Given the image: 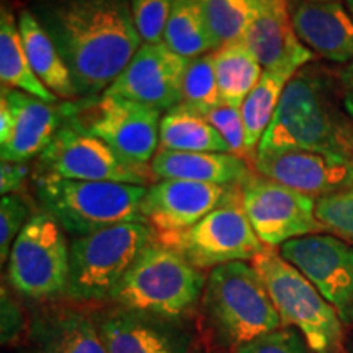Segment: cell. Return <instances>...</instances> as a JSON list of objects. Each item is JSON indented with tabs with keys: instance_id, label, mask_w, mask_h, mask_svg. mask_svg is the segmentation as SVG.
Instances as JSON below:
<instances>
[{
	"instance_id": "cell-1",
	"label": "cell",
	"mask_w": 353,
	"mask_h": 353,
	"mask_svg": "<svg viewBox=\"0 0 353 353\" xmlns=\"http://www.w3.org/2000/svg\"><path fill=\"white\" fill-rule=\"evenodd\" d=\"M81 99L103 94L139 50L131 0H37L32 8Z\"/></svg>"
},
{
	"instance_id": "cell-2",
	"label": "cell",
	"mask_w": 353,
	"mask_h": 353,
	"mask_svg": "<svg viewBox=\"0 0 353 353\" xmlns=\"http://www.w3.org/2000/svg\"><path fill=\"white\" fill-rule=\"evenodd\" d=\"M293 149L353 159V120L343 107L339 69L312 61L285 87L257 152Z\"/></svg>"
},
{
	"instance_id": "cell-3",
	"label": "cell",
	"mask_w": 353,
	"mask_h": 353,
	"mask_svg": "<svg viewBox=\"0 0 353 353\" xmlns=\"http://www.w3.org/2000/svg\"><path fill=\"white\" fill-rule=\"evenodd\" d=\"M205 285V273L156 239L139 254L108 303L145 316L179 321L195 309Z\"/></svg>"
},
{
	"instance_id": "cell-4",
	"label": "cell",
	"mask_w": 353,
	"mask_h": 353,
	"mask_svg": "<svg viewBox=\"0 0 353 353\" xmlns=\"http://www.w3.org/2000/svg\"><path fill=\"white\" fill-rule=\"evenodd\" d=\"M41 211L51 214L70 239L125 223H144L143 200L148 187L117 182H85L33 175Z\"/></svg>"
},
{
	"instance_id": "cell-5",
	"label": "cell",
	"mask_w": 353,
	"mask_h": 353,
	"mask_svg": "<svg viewBox=\"0 0 353 353\" xmlns=\"http://www.w3.org/2000/svg\"><path fill=\"white\" fill-rule=\"evenodd\" d=\"M283 327L303 335L312 353L343 352V322L311 281L275 247H265L252 262Z\"/></svg>"
},
{
	"instance_id": "cell-6",
	"label": "cell",
	"mask_w": 353,
	"mask_h": 353,
	"mask_svg": "<svg viewBox=\"0 0 353 353\" xmlns=\"http://www.w3.org/2000/svg\"><path fill=\"white\" fill-rule=\"evenodd\" d=\"M201 306L218 337L229 347L283 327L262 278L250 262H231L206 276Z\"/></svg>"
},
{
	"instance_id": "cell-7",
	"label": "cell",
	"mask_w": 353,
	"mask_h": 353,
	"mask_svg": "<svg viewBox=\"0 0 353 353\" xmlns=\"http://www.w3.org/2000/svg\"><path fill=\"white\" fill-rule=\"evenodd\" d=\"M156 232L145 223H125L70 239L65 298L74 303L108 301Z\"/></svg>"
},
{
	"instance_id": "cell-8",
	"label": "cell",
	"mask_w": 353,
	"mask_h": 353,
	"mask_svg": "<svg viewBox=\"0 0 353 353\" xmlns=\"http://www.w3.org/2000/svg\"><path fill=\"white\" fill-rule=\"evenodd\" d=\"M65 103L69 125L103 141L128 161L151 164L159 149L161 110L107 92Z\"/></svg>"
},
{
	"instance_id": "cell-9",
	"label": "cell",
	"mask_w": 353,
	"mask_h": 353,
	"mask_svg": "<svg viewBox=\"0 0 353 353\" xmlns=\"http://www.w3.org/2000/svg\"><path fill=\"white\" fill-rule=\"evenodd\" d=\"M70 241L51 214L38 211L13 242L8 255V283L20 296L44 301L65 296Z\"/></svg>"
},
{
	"instance_id": "cell-10",
	"label": "cell",
	"mask_w": 353,
	"mask_h": 353,
	"mask_svg": "<svg viewBox=\"0 0 353 353\" xmlns=\"http://www.w3.org/2000/svg\"><path fill=\"white\" fill-rule=\"evenodd\" d=\"M198 270L231 262H252L267 245L259 239L242 208V188L237 195L182 232L156 236Z\"/></svg>"
},
{
	"instance_id": "cell-11",
	"label": "cell",
	"mask_w": 353,
	"mask_h": 353,
	"mask_svg": "<svg viewBox=\"0 0 353 353\" xmlns=\"http://www.w3.org/2000/svg\"><path fill=\"white\" fill-rule=\"evenodd\" d=\"M33 175L85 182H117L151 187L157 182L151 164L121 157L95 136L64 123L46 151L38 157Z\"/></svg>"
},
{
	"instance_id": "cell-12",
	"label": "cell",
	"mask_w": 353,
	"mask_h": 353,
	"mask_svg": "<svg viewBox=\"0 0 353 353\" xmlns=\"http://www.w3.org/2000/svg\"><path fill=\"white\" fill-rule=\"evenodd\" d=\"M242 208L267 247L278 249L293 239L325 232L316 216V198L257 172L242 185Z\"/></svg>"
},
{
	"instance_id": "cell-13",
	"label": "cell",
	"mask_w": 353,
	"mask_h": 353,
	"mask_svg": "<svg viewBox=\"0 0 353 353\" xmlns=\"http://www.w3.org/2000/svg\"><path fill=\"white\" fill-rule=\"evenodd\" d=\"M278 250L319 290L343 325H353V244L322 232L286 242Z\"/></svg>"
},
{
	"instance_id": "cell-14",
	"label": "cell",
	"mask_w": 353,
	"mask_h": 353,
	"mask_svg": "<svg viewBox=\"0 0 353 353\" xmlns=\"http://www.w3.org/2000/svg\"><path fill=\"white\" fill-rule=\"evenodd\" d=\"M242 187L165 179L148 187L143 200L144 223L156 236L182 232L241 192Z\"/></svg>"
},
{
	"instance_id": "cell-15",
	"label": "cell",
	"mask_w": 353,
	"mask_h": 353,
	"mask_svg": "<svg viewBox=\"0 0 353 353\" xmlns=\"http://www.w3.org/2000/svg\"><path fill=\"white\" fill-rule=\"evenodd\" d=\"M188 61L172 51L164 41L141 44L130 64L105 92L169 112L182 99Z\"/></svg>"
},
{
	"instance_id": "cell-16",
	"label": "cell",
	"mask_w": 353,
	"mask_h": 353,
	"mask_svg": "<svg viewBox=\"0 0 353 353\" xmlns=\"http://www.w3.org/2000/svg\"><path fill=\"white\" fill-rule=\"evenodd\" d=\"M255 172L319 200L353 187V159L316 151L257 152Z\"/></svg>"
},
{
	"instance_id": "cell-17",
	"label": "cell",
	"mask_w": 353,
	"mask_h": 353,
	"mask_svg": "<svg viewBox=\"0 0 353 353\" xmlns=\"http://www.w3.org/2000/svg\"><path fill=\"white\" fill-rule=\"evenodd\" d=\"M94 319L108 353H188L190 339L176 321L113 304Z\"/></svg>"
},
{
	"instance_id": "cell-18",
	"label": "cell",
	"mask_w": 353,
	"mask_h": 353,
	"mask_svg": "<svg viewBox=\"0 0 353 353\" xmlns=\"http://www.w3.org/2000/svg\"><path fill=\"white\" fill-rule=\"evenodd\" d=\"M288 7L294 33L316 57L353 63V17L342 0H290Z\"/></svg>"
},
{
	"instance_id": "cell-19",
	"label": "cell",
	"mask_w": 353,
	"mask_h": 353,
	"mask_svg": "<svg viewBox=\"0 0 353 353\" xmlns=\"http://www.w3.org/2000/svg\"><path fill=\"white\" fill-rule=\"evenodd\" d=\"M290 0H259V8L242 41L263 69L298 70L316 61L294 33Z\"/></svg>"
},
{
	"instance_id": "cell-20",
	"label": "cell",
	"mask_w": 353,
	"mask_h": 353,
	"mask_svg": "<svg viewBox=\"0 0 353 353\" xmlns=\"http://www.w3.org/2000/svg\"><path fill=\"white\" fill-rule=\"evenodd\" d=\"M13 113V134L0 148L2 162H28L38 159L68 120V103L39 100L17 88L2 87Z\"/></svg>"
},
{
	"instance_id": "cell-21",
	"label": "cell",
	"mask_w": 353,
	"mask_h": 353,
	"mask_svg": "<svg viewBox=\"0 0 353 353\" xmlns=\"http://www.w3.org/2000/svg\"><path fill=\"white\" fill-rule=\"evenodd\" d=\"M151 167L157 180H192L224 187H242L255 174L244 159L229 152L157 151Z\"/></svg>"
},
{
	"instance_id": "cell-22",
	"label": "cell",
	"mask_w": 353,
	"mask_h": 353,
	"mask_svg": "<svg viewBox=\"0 0 353 353\" xmlns=\"http://www.w3.org/2000/svg\"><path fill=\"white\" fill-rule=\"evenodd\" d=\"M32 335L38 353H108L94 317L72 307L38 316Z\"/></svg>"
},
{
	"instance_id": "cell-23",
	"label": "cell",
	"mask_w": 353,
	"mask_h": 353,
	"mask_svg": "<svg viewBox=\"0 0 353 353\" xmlns=\"http://www.w3.org/2000/svg\"><path fill=\"white\" fill-rule=\"evenodd\" d=\"M19 26L30 64L44 87L64 101L81 100L68 64L64 63L54 41L39 23L37 15L26 8L21 10Z\"/></svg>"
},
{
	"instance_id": "cell-24",
	"label": "cell",
	"mask_w": 353,
	"mask_h": 353,
	"mask_svg": "<svg viewBox=\"0 0 353 353\" xmlns=\"http://www.w3.org/2000/svg\"><path fill=\"white\" fill-rule=\"evenodd\" d=\"M0 82L2 87L17 88L50 103L59 100L34 74L26 56L19 20L7 3H2L0 10Z\"/></svg>"
},
{
	"instance_id": "cell-25",
	"label": "cell",
	"mask_w": 353,
	"mask_h": 353,
	"mask_svg": "<svg viewBox=\"0 0 353 353\" xmlns=\"http://www.w3.org/2000/svg\"><path fill=\"white\" fill-rule=\"evenodd\" d=\"M157 151L229 152V148L201 113L176 105L162 114Z\"/></svg>"
},
{
	"instance_id": "cell-26",
	"label": "cell",
	"mask_w": 353,
	"mask_h": 353,
	"mask_svg": "<svg viewBox=\"0 0 353 353\" xmlns=\"http://www.w3.org/2000/svg\"><path fill=\"white\" fill-rule=\"evenodd\" d=\"M214 65L221 101L239 108L265 70L242 39L216 50Z\"/></svg>"
},
{
	"instance_id": "cell-27",
	"label": "cell",
	"mask_w": 353,
	"mask_h": 353,
	"mask_svg": "<svg viewBox=\"0 0 353 353\" xmlns=\"http://www.w3.org/2000/svg\"><path fill=\"white\" fill-rule=\"evenodd\" d=\"M294 74L296 70L293 69H265L259 83L242 103L241 113L250 152L257 154L260 141L275 117L285 87Z\"/></svg>"
},
{
	"instance_id": "cell-28",
	"label": "cell",
	"mask_w": 353,
	"mask_h": 353,
	"mask_svg": "<svg viewBox=\"0 0 353 353\" xmlns=\"http://www.w3.org/2000/svg\"><path fill=\"white\" fill-rule=\"evenodd\" d=\"M164 43L185 59L216 51L198 0H174Z\"/></svg>"
},
{
	"instance_id": "cell-29",
	"label": "cell",
	"mask_w": 353,
	"mask_h": 353,
	"mask_svg": "<svg viewBox=\"0 0 353 353\" xmlns=\"http://www.w3.org/2000/svg\"><path fill=\"white\" fill-rule=\"evenodd\" d=\"M198 2L216 50L244 38L259 8V0H198Z\"/></svg>"
},
{
	"instance_id": "cell-30",
	"label": "cell",
	"mask_w": 353,
	"mask_h": 353,
	"mask_svg": "<svg viewBox=\"0 0 353 353\" xmlns=\"http://www.w3.org/2000/svg\"><path fill=\"white\" fill-rule=\"evenodd\" d=\"M221 103L218 77H216L214 51L188 61L182 83L180 103L193 112L205 113Z\"/></svg>"
},
{
	"instance_id": "cell-31",
	"label": "cell",
	"mask_w": 353,
	"mask_h": 353,
	"mask_svg": "<svg viewBox=\"0 0 353 353\" xmlns=\"http://www.w3.org/2000/svg\"><path fill=\"white\" fill-rule=\"evenodd\" d=\"M201 114L214 126V130L219 132L221 138L226 141L229 152L244 159L247 164L255 167L257 154L250 152L249 148H247L245 126L239 107H232V105L221 101L219 105H216V107L210 108L208 112Z\"/></svg>"
},
{
	"instance_id": "cell-32",
	"label": "cell",
	"mask_w": 353,
	"mask_h": 353,
	"mask_svg": "<svg viewBox=\"0 0 353 353\" xmlns=\"http://www.w3.org/2000/svg\"><path fill=\"white\" fill-rule=\"evenodd\" d=\"M316 216L325 232L353 244V187L316 200Z\"/></svg>"
},
{
	"instance_id": "cell-33",
	"label": "cell",
	"mask_w": 353,
	"mask_h": 353,
	"mask_svg": "<svg viewBox=\"0 0 353 353\" xmlns=\"http://www.w3.org/2000/svg\"><path fill=\"white\" fill-rule=\"evenodd\" d=\"M32 203L21 193L2 196L0 200V262L6 263L13 242L32 218Z\"/></svg>"
},
{
	"instance_id": "cell-34",
	"label": "cell",
	"mask_w": 353,
	"mask_h": 353,
	"mask_svg": "<svg viewBox=\"0 0 353 353\" xmlns=\"http://www.w3.org/2000/svg\"><path fill=\"white\" fill-rule=\"evenodd\" d=\"M174 0H131V13L136 32L143 44L164 41Z\"/></svg>"
},
{
	"instance_id": "cell-35",
	"label": "cell",
	"mask_w": 353,
	"mask_h": 353,
	"mask_svg": "<svg viewBox=\"0 0 353 353\" xmlns=\"http://www.w3.org/2000/svg\"><path fill=\"white\" fill-rule=\"evenodd\" d=\"M236 353H312L296 329L280 327L237 347Z\"/></svg>"
},
{
	"instance_id": "cell-36",
	"label": "cell",
	"mask_w": 353,
	"mask_h": 353,
	"mask_svg": "<svg viewBox=\"0 0 353 353\" xmlns=\"http://www.w3.org/2000/svg\"><path fill=\"white\" fill-rule=\"evenodd\" d=\"M0 311H2V343L12 345L20 339L23 330L25 319L19 301L12 296L10 290L6 285L2 286V299H0Z\"/></svg>"
},
{
	"instance_id": "cell-37",
	"label": "cell",
	"mask_w": 353,
	"mask_h": 353,
	"mask_svg": "<svg viewBox=\"0 0 353 353\" xmlns=\"http://www.w3.org/2000/svg\"><path fill=\"white\" fill-rule=\"evenodd\" d=\"M33 170L28 162H2L0 164V193L2 196L12 193H23Z\"/></svg>"
},
{
	"instance_id": "cell-38",
	"label": "cell",
	"mask_w": 353,
	"mask_h": 353,
	"mask_svg": "<svg viewBox=\"0 0 353 353\" xmlns=\"http://www.w3.org/2000/svg\"><path fill=\"white\" fill-rule=\"evenodd\" d=\"M339 79H341L343 107L353 120V63L339 68Z\"/></svg>"
},
{
	"instance_id": "cell-39",
	"label": "cell",
	"mask_w": 353,
	"mask_h": 353,
	"mask_svg": "<svg viewBox=\"0 0 353 353\" xmlns=\"http://www.w3.org/2000/svg\"><path fill=\"white\" fill-rule=\"evenodd\" d=\"M13 134V113L7 99L0 95V148L8 144Z\"/></svg>"
},
{
	"instance_id": "cell-40",
	"label": "cell",
	"mask_w": 353,
	"mask_h": 353,
	"mask_svg": "<svg viewBox=\"0 0 353 353\" xmlns=\"http://www.w3.org/2000/svg\"><path fill=\"white\" fill-rule=\"evenodd\" d=\"M343 3H345L347 8H348V12H350L352 17H353V0H343Z\"/></svg>"
},
{
	"instance_id": "cell-41",
	"label": "cell",
	"mask_w": 353,
	"mask_h": 353,
	"mask_svg": "<svg viewBox=\"0 0 353 353\" xmlns=\"http://www.w3.org/2000/svg\"><path fill=\"white\" fill-rule=\"evenodd\" d=\"M312 2H329V0H312Z\"/></svg>"
}]
</instances>
